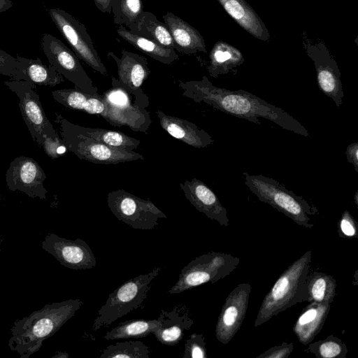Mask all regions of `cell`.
Instances as JSON below:
<instances>
[{
	"label": "cell",
	"instance_id": "cell-19",
	"mask_svg": "<svg viewBox=\"0 0 358 358\" xmlns=\"http://www.w3.org/2000/svg\"><path fill=\"white\" fill-rule=\"evenodd\" d=\"M160 326L152 333L157 340L166 345H174L183 338L185 331L193 325L189 310L179 304L169 311L162 310L159 317Z\"/></svg>",
	"mask_w": 358,
	"mask_h": 358
},
{
	"label": "cell",
	"instance_id": "cell-40",
	"mask_svg": "<svg viewBox=\"0 0 358 358\" xmlns=\"http://www.w3.org/2000/svg\"><path fill=\"white\" fill-rule=\"evenodd\" d=\"M13 5L12 0H0V13L8 10Z\"/></svg>",
	"mask_w": 358,
	"mask_h": 358
},
{
	"label": "cell",
	"instance_id": "cell-26",
	"mask_svg": "<svg viewBox=\"0 0 358 358\" xmlns=\"http://www.w3.org/2000/svg\"><path fill=\"white\" fill-rule=\"evenodd\" d=\"M117 33L136 49L162 64H171L178 59L174 49L163 47L149 38L135 34L123 25H120Z\"/></svg>",
	"mask_w": 358,
	"mask_h": 358
},
{
	"label": "cell",
	"instance_id": "cell-1",
	"mask_svg": "<svg viewBox=\"0 0 358 358\" xmlns=\"http://www.w3.org/2000/svg\"><path fill=\"white\" fill-rule=\"evenodd\" d=\"M182 95L196 103L204 102L225 113L260 124L259 117L284 129L308 137V130L291 115L247 91L229 90L213 85L203 76L200 80H178Z\"/></svg>",
	"mask_w": 358,
	"mask_h": 358
},
{
	"label": "cell",
	"instance_id": "cell-4",
	"mask_svg": "<svg viewBox=\"0 0 358 358\" xmlns=\"http://www.w3.org/2000/svg\"><path fill=\"white\" fill-rule=\"evenodd\" d=\"M311 260V251H306L280 275L264 296L255 327L264 324L296 303L307 301L306 278Z\"/></svg>",
	"mask_w": 358,
	"mask_h": 358
},
{
	"label": "cell",
	"instance_id": "cell-11",
	"mask_svg": "<svg viewBox=\"0 0 358 358\" xmlns=\"http://www.w3.org/2000/svg\"><path fill=\"white\" fill-rule=\"evenodd\" d=\"M41 48L49 64L78 89L88 94L96 95L98 88L89 77L79 58L62 41L50 34H44Z\"/></svg>",
	"mask_w": 358,
	"mask_h": 358
},
{
	"label": "cell",
	"instance_id": "cell-42",
	"mask_svg": "<svg viewBox=\"0 0 358 358\" xmlns=\"http://www.w3.org/2000/svg\"><path fill=\"white\" fill-rule=\"evenodd\" d=\"M357 199H358V192H356L355 194V203L357 205H358V200H357Z\"/></svg>",
	"mask_w": 358,
	"mask_h": 358
},
{
	"label": "cell",
	"instance_id": "cell-20",
	"mask_svg": "<svg viewBox=\"0 0 358 358\" xmlns=\"http://www.w3.org/2000/svg\"><path fill=\"white\" fill-rule=\"evenodd\" d=\"M161 127L170 136L195 148H205L214 143L206 131L187 120L166 114L157 110Z\"/></svg>",
	"mask_w": 358,
	"mask_h": 358
},
{
	"label": "cell",
	"instance_id": "cell-10",
	"mask_svg": "<svg viewBox=\"0 0 358 358\" xmlns=\"http://www.w3.org/2000/svg\"><path fill=\"white\" fill-rule=\"evenodd\" d=\"M4 84L19 98L21 115L34 141L42 146L45 141L60 138L46 117L40 97L34 90V84L15 80Z\"/></svg>",
	"mask_w": 358,
	"mask_h": 358
},
{
	"label": "cell",
	"instance_id": "cell-32",
	"mask_svg": "<svg viewBox=\"0 0 358 358\" xmlns=\"http://www.w3.org/2000/svg\"><path fill=\"white\" fill-rule=\"evenodd\" d=\"M306 350L317 358H345L348 353L346 345L334 335L309 343Z\"/></svg>",
	"mask_w": 358,
	"mask_h": 358
},
{
	"label": "cell",
	"instance_id": "cell-24",
	"mask_svg": "<svg viewBox=\"0 0 358 358\" xmlns=\"http://www.w3.org/2000/svg\"><path fill=\"white\" fill-rule=\"evenodd\" d=\"M128 29L163 47L175 50L173 38L166 25L159 21L157 17L149 11H143Z\"/></svg>",
	"mask_w": 358,
	"mask_h": 358
},
{
	"label": "cell",
	"instance_id": "cell-23",
	"mask_svg": "<svg viewBox=\"0 0 358 358\" xmlns=\"http://www.w3.org/2000/svg\"><path fill=\"white\" fill-rule=\"evenodd\" d=\"M227 13L246 31L264 41L270 39L269 31L258 15L244 0H217Z\"/></svg>",
	"mask_w": 358,
	"mask_h": 358
},
{
	"label": "cell",
	"instance_id": "cell-15",
	"mask_svg": "<svg viewBox=\"0 0 358 358\" xmlns=\"http://www.w3.org/2000/svg\"><path fill=\"white\" fill-rule=\"evenodd\" d=\"M41 247L62 265L71 269L87 270L96 265L92 250L80 238L69 240L50 233L45 237Z\"/></svg>",
	"mask_w": 358,
	"mask_h": 358
},
{
	"label": "cell",
	"instance_id": "cell-37",
	"mask_svg": "<svg viewBox=\"0 0 358 358\" xmlns=\"http://www.w3.org/2000/svg\"><path fill=\"white\" fill-rule=\"evenodd\" d=\"M294 349L292 343L282 342L257 356V358H288Z\"/></svg>",
	"mask_w": 358,
	"mask_h": 358
},
{
	"label": "cell",
	"instance_id": "cell-39",
	"mask_svg": "<svg viewBox=\"0 0 358 358\" xmlns=\"http://www.w3.org/2000/svg\"><path fill=\"white\" fill-rule=\"evenodd\" d=\"M96 7L102 13H112L114 0H94Z\"/></svg>",
	"mask_w": 358,
	"mask_h": 358
},
{
	"label": "cell",
	"instance_id": "cell-30",
	"mask_svg": "<svg viewBox=\"0 0 358 358\" xmlns=\"http://www.w3.org/2000/svg\"><path fill=\"white\" fill-rule=\"evenodd\" d=\"M160 326L158 319H136L124 321L113 328L103 336L106 340L138 338L152 334Z\"/></svg>",
	"mask_w": 358,
	"mask_h": 358
},
{
	"label": "cell",
	"instance_id": "cell-5",
	"mask_svg": "<svg viewBox=\"0 0 358 358\" xmlns=\"http://www.w3.org/2000/svg\"><path fill=\"white\" fill-rule=\"evenodd\" d=\"M243 174L245 184L261 201L269 204L301 227H313L310 216L315 215L317 210L302 196L271 178L247 173Z\"/></svg>",
	"mask_w": 358,
	"mask_h": 358
},
{
	"label": "cell",
	"instance_id": "cell-13",
	"mask_svg": "<svg viewBox=\"0 0 358 358\" xmlns=\"http://www.w3.org/2000/svg\"><path fill=\"white\" fill-rule=\"evenodd\" d=\"M108 56L114 59L117 67L118 79L111 77L113 88L133 95V103L146 108L149 106V98L143 92L142 85L150 73L148 60L124 49L121 51V57L112 52H109Z\"/></svg>",
	"mask_w": 358,
	"mask_h": 358
},
{
	"label": "cell",
	"instance_id": "cell-9",
	"mask_svg": "<svg viewBox=\"0 0 358 358\" xmlns=\"http://www.w3.org/2000/svg\"><path fill=\"white\" fill-rule=\"evenodd\" d=\"M108 206L120 220L135 229L151 230L158 225V220L166 215L149 199L139 198L119 189L107 196Z\"/></svg>",
	"mask_w": 358,
	"mask_h": 358
},
{
	"label": "cell",
	"instance_id": "cell-16",
	"mask_svg": "<svg viewBox=\"0 0 358 358\" xmlns=\"http://www.w3.org/2000/svg\"><path fill=\"white\" fill-rule=\"evenodd\" d=\"M46 175L41 166L33 158L24 156L15 157L6 173L8 188L20 191L31 198L46 199L47 189L43 182Z\"/></svg>",
	"mask_w": 358,
	"mask_h": 358
},
{
	"label": "cell",
	"instance_id": "cell-34",
	"mask_svg": "<svg viewBox=\"0 0 358 358\" xmlns=\"http://www.w3.org/2000/svg\"><path fill=\"white\" fill-rule=\"evenodd\" d=\"M0 73L15 80L27 81L17 59L2 50H0Z\"/></svg>",
	"mask_w": 358,
	"mask_h": 358
},
{
	"label": "cell",
	"instance_id": "cell-17",
	"mask_svg": "<svg viewBox=\"0 0 358 358\" xmlns=\"http://www.w3.org/2000/svg\"><path fill=\"white\" fill-rule=\"evenodd\" d=\"M179 185L185 198L196 210L222 226L229 225L226 208L207 185L196 178L185 180Z\"/></svg>",
	"mask_w": 358,
	"mask_h": 358
},
{
	"label": "cell",
	"instance_id": "cell-25",
	"mask_svg": "<svg viewBox=\"0 0 358 358\" xmlns=\"http://www.w3.org/2000/svg\"><path fill=\"white\" fill-rule=\"evenodd\" d=\"M210 65L207 67L209 74L214 78L229 73L244 62L241 52L224 42H217L212 48Z\"/></svg>",
	"mask_w": 358,
	"mask_h": 358
},
{
	"label": "cell",
	"instance_id": "cell-31",
	"mask_svg": "<svg viewBox=\"0 0 358 358\" xmlns=\"http://www.w3.org/2000/svg\"><path fill=\"white\" fill-rule=\"evenodd\" d=\"M149 348L140 341H117L102 350L99 358H149Z\"/></svg>",
	"mask_w": 358,
	"mask_h": 358
},
{
	"label": "cell",
	"instance_id": "cell-6",
	"mask_svg": "<svg viewBox=\"0 0 358 358\" xmlns=\"http://www.w3.org/2000/svg\"><path fill=\"white\" fill-rule=\"evenodd\" d=\"M162 268L129 279L111 292L99 308L92 329L94 331L110 326L113 322L142 306L147 297L151 282L159 274Z\"/></svg>",
	"mask_w": 358,
	"mask_h": 358
},
{
	"label": "cell",
	"instance_id": "cell-29",
	"mask_svg": "<svg viewBox=\"0 0 358 358\" xmlns=\"http://www.w3.org/2000/svg\"><path fill=\"white\" fill-rule=\"evenodd\" d=\"M72 125L80 134L114 148L134 150L141 143L138 139L127 136L122 131L87 127L73 123H72Z\"/></svg>",
	"mask_w": 358,
	"mask_h": 358
},
{
	"label": "cell",
	"instance_id": "cell-18",
	"mask_svg": "<svg viewBox=\"0 0 358 358\" xmlns=\"http://www.w3.org/2000/svg\"><path fill=\"white\" fill-rule=\"evenodd\" d=\"M308 55L315 66L317 85L320 90L331 98L337 107H339L343 103L344 93L341 72L336 62L325 48H310Z\"/></svg>",
	"mask_w": 358,
	"mask_h": 358
},
{
	"label": "cell",
	"instance_id": "cell-38",
	"mask_svg": "<svg viewBox=\"0 0 358 358\" xmlns=\"http://www.w3.org/2000/svg\"><path fill=\"white\" fill-rule=\"evenodd\" d=\"M347 160L352 164L355 171L358 172V142L350 144L345 151Z\"/></svg>",
	"mask_w": 358,
	"mask_h": 358
},
{
	"label": "cell",
	"instance_id": "cell-2",
	"mask_svg": "<svg viewBox=\"0 0 358 358\" xmlns=\"http://www.w3.org/2000/svg\"><path fill=\"white\" fill-rule=\"evenodd\" d=\"M79 299L48 303L29 315L15 320L10 329L8 347L20 358H29L53 336L83 306Z\"/></svg>",
	"mask_w": 358,
	"mask_h": 358
},
{
	"label": "cell",
	"instance_id": "cell-3",
	"mask_svg": "<svg viewBox=\"0 0 358 358\" xmlns=\"http://www.w3.org/2000/svg\"><path fill=\"white\" fill-rule=\"evenodd\" d=\"M53 99L64 107L101 116L115 127L127 126L134 131L148 133L152 120L150 113L129 102H120L106 95H91L78 89L52 92Z\"/></svg>",
	"mask_w": 358,
	"mask_h": 358
},
{
	"label": "cell",
	"instance_id": "cell-21",
	"mask_svg": "<svg viewBox=\"0 0 358 358\" xmlns=\"http://www.w3.org/2000/svg\"><path fill=\"white\" fill-rule=\"evenodd\" d=\"M163 19L173 38L175 50L187 55L207 52L203 36L188 22L171 12L164 15Z\"/></svg>",
	"mask_w": 358,
	"mask_h": 358
},
{
	"label": "cell",
	"instance_id": "cell-7",
	"mask_svg": "<svg viewBox=\"0 0 358 358\" xmlns=\"http://www.w3.org/2000/svg\"><path fill=\"white\" fill-rule=\"evenodd\" d=\"M60 138L66 149L81 160L94 164H117L144 159L143 155L134 150L114 148L78 132L62 115L56 114Z\"/></svg>",
	"mask_w": 358,
	"mask_h": 358
},
{
	"label": "cell",
	"instance_id": "cell-33",
	"mask_svg": "<svg viewBox=\"0 0 358 358\" xmlns=\"http://www.w3.org/2000/svg\"><path fill=\"white\" fill-rule=\"evenodd\" d=\"M143 12L141 0H114L112 6L113 21L128 28Z\"/></svg>",
	"mask_w": 358,
	"mask_h": 358
},
{
	"label": "cell",
	"instance_id": "cell-36",
	"mask_svg": "<svg viewBox=\"0 0 358 358\" xmlns=\"http://www.w3.org/2000/svg\"><path fill=\"white\" fill-rule=\"evenodd\" d=\"M338 234L343 238H357V222L348 210H345L338 221Z\"/></svg>",
	"mask_w": 358,
	"mask_h": 358
},
{
	"label": "cell",
	"instance_id": "cell-22",
	"mask_svg": "<svg viewBox=\"0 0 358 358\" xmlns=\"http://www.w3.org/2000/svg\"><path fill=\"white\" fill-rule=\"evenodd\" d=\"M331 308L329 303H309L297 318L293 331L299 341L306 345L322 330Z\"/></svg>",
	"mask_w": 358,
	"mask_h": 358
},
{
	"label": "cell",
	"instance_id": "cell-27",
	"mask_svg": "<svg viewBox=\"0 0 358 358\" xmlns=\"http://www.w3.org/2000/svg\"><path fill=\"white\" fill-rule=\"evenodd\" d=\"M19 61L22 71L27 78V81L32 84L45 86H55L64 81L52 66L43 64L41 59H27L21 56L16 57Z\"/></svg>",
	"mask_w": 358,
	"mask_h": 358
},
{
	"label": "cell",
	"instance_id": "cell-8",
	"mask_svg": "<svg viewBox=\"0 0 358 358\" xmlns=\"http://www.w3.org/2000/svg\"><path fill=\"white\" fill-rule=\"evenodd\" d=\"M240 263L230 254L210 251L195 257L184 266L169 294H178L202 284L214 283L229 275Z\"/></svg>",
	"mask_w": 358,
	"mask_h": 358
},
{
	"label": "cell",
	"instance_id": "cell-14",
	"mask_svg": "<svg viewBox=\"0 0 358 358\" xmlns=\"http://www.w3.org/2000/svg\"><path fill=\"white\" fill-rule=\"evenodd\" d=\"M252 287L248 282L238 284L227 296L215 327V336L227 344L240 329L248 310Z\"/></svg>",
	"mask_w": 358,
	"mask_h": 358
},
{
	"label": "cell",
	"instance_id": "cell-35",
	"mask_svg": "<svg viewBox=\"0 0 358 358\" xmlns=\"http://www.w3.org/2000/svg\"><path fill=\"white\" fill-rule=\"evenodd\" d=\"M182 358H206L205 338L203 334L194 333L185 344Z\"/></svg>",
	"mask_w": 358,
	"mask_h": 358
},
{
	"label": "cell",
	"instance_id": "cell-41",
	"mask_svg": "<svg viewBox=\"0 0 358 358\" xmlns=\"http://www.w3.org/2000/svg\"><path fill=\"white\" fill-rule=\"evenodd\" d=\"M69 355L66 352H58L56 355L52 356V358H67Z\"/></svg>",
	"mask_w": 358,
	"mask_h": 358
},
{
	"label": "cell",
	"instance_id": "cell-43",
	"mask_svg": "<svg viewBox=\"0 0 358 358\" xmlns=\"http://www.w3.org/2000/svg\"><path fill=\"white\" fill-rule=\"evenodd\" d=\"M1 241H2V239H1V237L0 236V244H1Z\"/></svg>",
	"mask_w": 358,
	"mask_h": 358
},
{
	"label": "cell",
	"instance_id": "cell-28",
	"mask_svg": "<svg viewBox=\"0 0 358 358\" xmlns=\"http://www.w3.org/2000/svg\"><path fill=\"white\" fill-rule=\"evenodd\" d=\"M336 280L331 275L319 271L308 273L307 302L331 304L336 294Z\"/></svg>",
	"mask_w": 358,
	"mask_h": 358
},
{
	"label": "cell",
	"instance_id": "cell-12",
	"mask_svg": "<svg viewBox=\"0 0 358 358\" xmlns=\"http://www.w3.org/2000/svg\"><path fill=\"white\" fill-rule=\"evenodd\" d=\"M48 13L76 56L95 71L103 76L106 75L107 70L85 26L62 9L50 8Z\"/></svg>",
	"mask_w": 358,
	"mask_h": 358
}]
</instances>
